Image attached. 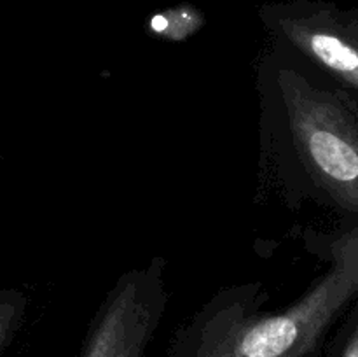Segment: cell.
Returning a JSON list of instances; mask_svg holds the SVG:
<instances>
[{
    "label": "cell",
    "mask_w": 358,
    "mask_h": 357,
    "mask_svg": "<svg viewBox=\"0 0 358 357\" xmlns=\"http://www.w3.org/2000/svg\"><path fill=\"white\" fill-rule=\"evenodd\" d=\"M341 357H358V321L353 328L352 335H350L348 342H346L345 350H343Z\"/></svg>",
    "instance_id": "cell-6"
},
{
    "label": "cell",
    "mask_w": 358,
    "mask_h": 357,
    "mask_svg": "<svg viewBox=\"0 0 358 357\" xmlns=\"http://www.w3.org/2000/svg\"><path fill=\"white\" fill-rule=\"evenodd\" d=\"M262 142L276 164L290 160L317 191L358 216V108L311 80L283 49L261 65Z\"/></svg>",
    "instance_id": "cell-1"
},
{
    "label": "cell",
    "mask_w": 358,
    "mask_h": 357,
    "mask_svg": "<svg viewBox=\"0 0 358 357\" xmlns=\"http://www.w3.org/2000/svg\"><path fill=\"white\" fill-rule=\"evenodd\" d=\"M27 310V296L17 289L0 287V354L20 329Z\"/></svg>",
    "instance_id": "cell-5"
},
{
    "label": "cell",
    "mask_w": 358,
    "mask_h": 357,
    "mask_svg": "<svg viewBox=\"0 0 358 357\" xmlns=\"http://www.w3.org/2000/svg\"><path fill=\"white\" fill-rule=\"evenodd\" d=\"M275 46L358 91V20L311 0H280L259 10Z\"/></svg>",
    "instance_id": "cell-3"
},
{
    "label": "cell",
    "mask_w": 358,
    "mask_h": 357,
    "mask_svg": "<svg viewBox=\"0 0 358 357\" xmlns=\"http://www.w3.org/2000/svg\"><path fill=\"white\" fill-rule=\"evenodd\" d=\"M166 261L122 273L98 308L80 357H142L168 301Z\"/></svg>",
    "instance_id": "cell-4"
},
{
    "label": "cell",
    "mask_w": 358,
    "mask_h": 357,
    "mask_svg": "<svg viewBox=\"0 0 358 357\" xmlns=\"http://www.w3.org/2000/svg\"><path fill=\"white\" fill-rule=\"evenodd\" d=\"M331 266L303 296L262 310L266 290L217 294L184 332V357H306L358 290V226L331 245Z\"/></svg>",
    "instance_id": "cell-2"
}]
</instances>
